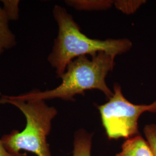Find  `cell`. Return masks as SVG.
Returning a JSON list of instances; mask_svg holds the SVG:
<instances>
[{"label":"cell","mask_w":156,"mask_h":156,"mask_svg":"<svg viewBox=\"0 0 156 156\" xmlns=\"http://www.w3.org/2000/svg\"><path fill=\"white\" fill-rule=\"evenodd\" d=\"M53 17L57 23L58 31L48 61L56 70L57 78H61L67 66L80 56L96 55L105 52L112 56L127 52L133 44L128 39H92L82 33L73 16L61 6H55Z\"/></svg>","instance_id":"2"},{"label":"cell","mask_w":156,"mask_h":156,"mask_svg":"<svg viewBox=\"0 0 156 156\" xmlns=\"http://www.w3.org/2000/svg\"><path fill=\"white\" fill-rule=\"evenodd\" d=\"M66 3L78 10L100 11L110 8L114 4V1L110 0H69L66 1Z\"/></svg>","instance_id":"8"},{"label":"cell","mask_w":156,"mask_h":156,"mask_svg":"<svg viewBox=\"0 0 156 156\" xmlns=\"http://www.w3.org/2000/svg\"><path fill=\"white\" fill-rule=\"evenodd\" d=\"M93 134L83 129L77 131L74 136L73 156H91Z\"/></svg>","instance_id":"7"},{"label":"cell","mask_w":156,"mask_h":156,"mask_svg":"<svg viewBox=\"0 0 156 156\" xmlns=\"http://www.w3.org/2000/svg\"><path fill=\"white\" fill-rule=\"evenodd\" d=\"M146 141L151 147L153 156H156V124H147L144 128Z\"/></svg>","instance_id":"11"},{"label":"cell","mask_w":156,"mask_h":156,"mask_svg":"<svg viewBox=\"0 0 156 156\" xmlns=\"http://www.w3.org/2000/svg\"><path fill=\"white\" fill-rule=\"evenodd\" d=\"M113 95L104 104L97 105L102 124L109 140L133 137L139 135L138 120L145 112L156 113V101L150 105H136L124 96L121 86L113 85Z\"/></svg>","instance_id":"4"},{"label":"cell","mask_w":156,"mask_h":156,"mask_svg":"<svg viewBox=\"0 0 156 156\" xmlns=\"http://www.w3.org/2000/svg\"><path fill=\"white\" fill-rule=\"evenodd\" d=\"M115 57L105 52H99L89 59L87 56L76 58L67 66L62 75V83L53 89L39 91L33 90L27 93L6 95L11 99L28 101L61 99L74 101L78 95H84L91 90H98L109 99L113 92L106 83V78L115 66Z\"/></svg>","instance_id":"1"},{"label":"cell","mask_w":156,"mask_h":156,"mask_svg":"<svg viewBox=\"0 0 156 156\" xmlns=\"http://www.w3.org/2000/svg\"><path fill=\"white\" fill-rule=\"evenodd\" d=\"M6 104L16 107L26 120L22 131L13 130L2 136L1 140L7 151L13 156H26L20 153L22 150L37 156H51L47 137L51 131L52 121L57 115L56 108L48 106L45 101H22L2 95L0 97V104Z\"/></svg>","instance_id":"3"},{"label":"cell","mask_w":156,"mask_h":156,"mask_svg":"<svg viewBox=\"0 0 156 156\" xmlns=\"http://www.w3.org/2000/svg\"><path fill=\"white\" fill-rule=\"evenodd\" d=\"M145 2L146 1L144 0H119L114 1V5L118 10L129 15L135 13Z\"/></svg>","instance_id":"9"},{"label":"cell","mask_w":156,"mask_h":156,"mask_svg":"<svg viewBox=\"0 0 156 156\" xmlns=\"http://www.w3.org/2000/svg\"><path fill=\"white\" fill-rule=\"evenodd\" d=\"M116 156H153L147 142L139 134L123 143L122 151Z\"/></svg>","instance_id":"5"},{"label":"cell","mask_w":156,"mask_h":156,"mask_svg":"<svg viewBox=\"0 0 156 156\" xmlns=\"http://www.w3.org/2000/svg\"><path fill=\"white\" fill-rule=\"evenodd\" d=\"M9 21L5 12L0 6V55L16 44L15 36L9 28Z\"/></svg>","instance_id":"6"},{"label":"cell","mask_w":156,"mask_h":156,"mask_svg":"<svg viewBox=\"0 0 156 156\" xmlns=\"http://www.w3.org/2000/svg\"><path fill=\"white\" fill-rule=\"evenodd\" d=\"M0 156H13L6 150L1 139H0Z\"/></svg>","instance_id":"12"},{"label":"cell","mask_w":156,"mask_h":156,"mask_svg":"<svg viewBox=\"0 0 156 156\" xmlns=\"http://www.w3.org/2000/svg\"><path fill=\"white\" fill-rule=\"evenodd\" d=\"M3 4V9L9 20L16 21L19 16V1L4 0L1 1Z\"/></svg>","instance_id":"10"}]
</instances>
